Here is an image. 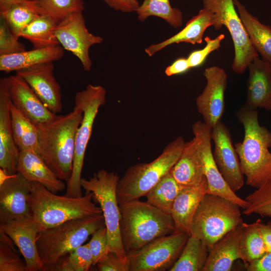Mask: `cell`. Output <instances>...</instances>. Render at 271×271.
Masks as SVG:
<instances>
[{
    "label": "cell",
    "mask_w": 271,
    "mask_h": 271,
    "mask_svg": "<svg viewBox=\"0 0 271 271\" xmlns=\"http://www.w3.org/2000/svg\"><path fill=\"white\" fill-rule=\"evenodd\" d=\"M235 115L244 128L242 142L234 145L241 170L246 184L258 189L271 183V131L259 124L258 111L244 104Z\"/></svg>",
    "instance_id": "1"
},
{
    "label": "cell",
    "mask_w": 271,
    "mask_h": 271,
    "mask_svg": "<svg viewBox=\"0 0 271 271\" xmlns=\"http://www.w3.org/2000/svg\"><path fill=\"white\" fill-rule=\"evenodd\" d=\"M82 117V110L74 106L67 114L36 125L37 152L57 177L67 183L72 172L76 136Z\"/></svg>",
    "instance_id": "2"
},
{
    "label": "cell",
    "mask_w": 271,
    "mask_h": 271,
    "mask_svg": "<svg viewBox=\"0 0 271 271\" xmlns=\"http://www.w3.org/2000/svg\"><path fill=\"white\" fill-rule=\"evenodd\" d=\"M120 230L127 253L139 250L153 240L175 232L171 214L139 199L119 204Z\"/></svg>",
    "instance_id": "3"
},
{
    "label": "cell",
    "mask_w": 271,
    "mask_h": 271,
    "mask_svg": "<svg viewBox=\"0 0 271 271\" xmlns=\"http://www.w3.org/2000/svg\"><path fill=\"white\" fill-rule=\"evenodd\" d=\"M93 199L92 193L79 197L59 196L38 182H31L29 203L32 216L42 230L70 220L102 214Z\"/></svg>",
    "instance_id": "4"
},
{
    "label": "cell",
    "mask_w": 271,
    "mask_h": 271,
    "mask_svg": "<svg viewBox=\"0 0 271 271\" xmlns=\"http://www.w3.org/2000/svg\"><path fill=\"white\" fill-rule=\"evenodd\" d=\"M105 226L103 215L99 214L70 220L41 231L36 243L45 270L56 264Z\"/></svg>",
    "instance_id": "5"
},
{
    "label": "cell",
    "mask_w": 271,
    "mask_h": 271,
    "mask_svg": "<svg viewBox=\"0 0 271 271\" xmlns=\"http://www.w3.org/2000/svg\"><path fill=\"white\" fill-rule=\"evenodd\" d=\"M185 142L179 136L168 144L156 159L149 163H138L129 167L119 179L116 188L119 204L146 196L179 160Z\"/></svg>",
    "instance_id": "6"
},
{
    "label": "cell",
    "mask_w": 271,
    "mask_h": 271,
    "mask_svg": "<svg viewBox=\"0 0 271 271\" xmlns=\"http://www.w3.org/2000/svg\"><path fill=\"white\" fill-rule=\"evenodd\" d=\"M241 207L220 196L206 194L194 215L190 235L210 249L227 232L242 223Z\"/></svg>",
    "instance_id": "7"
},
{
    "label": "cell",
    "mask_w": 271,
    "mask_h": 271,
    "mask_svg": "<svg viewBox=\"0 0 271 271\" xmlns=\"http://www.w3.org/2000/svg\"><path fill=\"white\" fill-rule=\"evenodd\" d=\"M106 94L103 87L89 84L85 89L78 92L75 96L74 106L82 110L83 117L76 136L73 169L71 177L67 183L65 194L66 196L79 197L82 196L81 173L85 154L98 110L105 103Z\"/></svg>",
    "instance_id": "8"
},
{
    "label": "cell",
    "mask_w": 271,
    "mask_h": 271,
    "mask_svg": "<svg viewBox=\"0 0 271 271\" xmlns=\"http://www.w3.org/2000/svg\"><path fill=\"white\" fill-rule=\"evenodd\" d=\"M119 179L116 173L101 169L88 179L82 178L81 185L86 194L93 193V199L100 205L107 231L109 252L125 258L127 255L121 241L120 211L116 196Z\"/></svg>",
    "instance_id": "9"
},
{
    "label": "cell",
    "mask_w": 271,
    "mask_h": 271,
    "mask_svg": "<svg viewBox=\"0 0 271 271\" xmlns=\"http://www.w3.org/2000/svg\"><path fill=\"white\" fill-rule=\"evenodd\" d=\"M205 8L214 15L215 30L224 26L229 31L234 45V57L231 68L236 73L245 71L249 64L259 56L252 45L236 10L233 0H202Z\"/></svg>",
    "instance_id": "10"
},
{
    "label": "cell",
    "mask_w": 271,
    "mask_h": 271,
    "mask_svg": "<svg viewBox=\"0 0 271 271\" xmlns=\"http://www.w3.org/2000/svg\"><path fill=\"white\" fill-rule=\"evenodd\" d=\"M190 235L174 233L158 238L139 250L127 253L129 271L170 270Z\"/></svg>",
    "instance_id": "11"
},
{
    "label": "cell",
    "mask_w": 271,
    "mask_h": 271,
    "mask_svg": "<svg viewBox=\"0 0 271 271\" xmlns=\"http://www.w3.org/2000/svg\"><path fill=\"white\" fill-rule=\"evenodd\" d=\"M55 34L62 47L80 60L84 70L90 71L92 62L89 49L92 45L102 43L103 39L89 32L83 11L73 13L59 21Z\"/></svg>",
    "instance_id": "12"
},
{
    "label": "cell",
    "mask_w": 271,
    "mask_h": 271,
    "mask_svg": "<svg viewBox=\"0 0 271 271\" xmlns=\"http://www.w3.org/2000/svg\"><path fill=\"white\" fill-rule=\"evenodd\" d=\"M192 131L197 142L208 182L207 194L221 196L236 203L243 209H246L249 202L231 189L215 164L211 148V129L204 122L198 120L192 124Z\"/></svg>",
    "instance_id": "13"
},
{
    "label": "cell",
    "mask_w": 271,
    "mask_h": 271,
    "mask_svg": "<svg viewBox=\"0 0 271 271\" xmlns=\"http://www.w3.org/2000/svg\"><path fill=\"white\" fill-rule=\"evenodd\" d=\"M203 75L207 83L196 99V105L204 122L212 129L221 120L225 110L228 77L225 70L217 66L206 68Z\"/></svg>",
    "instance_id": "14"
},
{
    "label": "cell",
    "mask_w": 271,
    "mask_h": 271,
    "mask_svg": "<svg viewBox=\"0 0 271 271\" xmlns=\"http://www.w3.org/2000/svg\"><path fill=\"white\" fill-rule=\"evenodd\" d=\"M211 134L214 144L213 157L215 164L229 187L236 192L243 186L244 175L230 130L220 120L211 129Z\"/></svg>",
    "instance_id": "15"
},
{
    "label": "cell",
    "mask_w": 271,
    "mask_h": 271,
    "mask_svg": "<svg viewBox=\"0 0 271 271\" xmlns=\"http://www.w3.org/2000/svg\"><path fill=\"white\" fill-rule=\"evenodd\" d=\"M2 175L0 184V223L31 217V182L20 173Z\"/></svg>",
    "instance_id": "16"
},
{
    "label": "cell",
    "mask_w": 271,
    "mask_h": 271,
    "mask_svg": "<svg viewBox=\"0 0 271 271\" xmlns=\"http://www.w3.org/2000/svg\"><path fill=\"white\" fill-rule=\"evenodd\" d=\"M41 231L40 225L32 217L0 223V232L8 235L22 254L26 271L45 270L36 243Z\"/></svg>",
    "instance_id": "17"
},
{
    "label": "cell",
    "mask_w": 271,
    "mask_h": 271,
    "mask_svg": "<svg viewBox=\"0 0 271 271\" xmlns=\"http://www.w3.org/2000/svg\"><path fill=\"white\" fill-rule=\"evenodd\" d=\"M5 80L13 104L36 125L48 123L57 117L19 74L5 77Z\"/></svg>",
    "instance_id": "18"
},
{
    "label": "cell",
    "mask_w": 271,
    "mask_h": 271,
    "mask_svg": "<svg viewBox=\"0 0 271 271\" xmlns=\"http://www.w3.org/2000/svg\"><path fill=\"white\" fill-rule=\"evenodd\" d=\"M53 62L37 65L16 71L52 112L62 111L63 105L60 86L54 75Z\"/></svg>",
    "instance_id": "19"
},
{
    "label": "cell",
    "mask_w": 271,
    "mask_h": 271,
    "mask_svg": "<svg viewBox=\"0 0 271 271\" xmlns=\"http://www.w3.org/2000/svg\"><path fill=\"white\" fill-rule=\"evenodd\" d=\"M11 98L5 78L0 79V168L6 176L16 174L20 151L13 137Z\"/></svg>",
    "instance_id": "20"
},
{
    "label": "cell",
    "mask_w": 271,
    "mask_h": 271,
    "mask_svg": "<svg viewBox=\"0 0 271 271\" xmlns=\"http://www.w3.org/2000/svg\"><path fill=\"white\" fill-rule=\"evenodd\" d=\"M247 68V97L244 104L251 109L271 110V64L258 56Z\"/></svg>",
    "instance_id": "21"
},
{
    "label": "cell",
    "mask_w": 271,
    "mask_h": 271,
    "mask_svg": "<svg viewBox=\"0 0 271 271\" xmlns=\"http://www.w3.org/2000/svg\"><path fill=\"white\" fill-rule=\"evenodd\" d=\"M208 188L205 177L196 185L182 188L174 202L171 213L174 223V233L186 232L190 235L194 215L207 193Z\"/></svg>",
    "instance_id": "22"
},
{
    "label": "cell",
    "mask_w": 271,
    "mask_h": 271,
    "mask_svg": "<svg viewBox=\"0 0 271 271\" xmlns=\"http://www.w3.org/2000/svg\"><path fill=\"white\" fill-rule=\"evenodd\" d=\"M243 222L227 232L210 249L202 271H229L233 262L241 259L240 241Z\"/></svg>",
    "instance_id": "23"
},
{
    "label": "cell",
    "mask_w": 271,
    "mask_h": 271,
    "mask_svg": "<svg viewBox=\"0 0 271 271\" xmlns=\"http://www.w3.org/2000/svg\"><path fill=\"white\" fill-rule=\"evenodd\" d=\"M17 172L30 182H37L56 194L63 191L66 185L49 168L34 150L20 151Z\"/></svg>",
    "instance_id": "24"
},
{
    "label": "cell",
    "mask_w": 271,
    "mask_h": 271,
    "mask_svg": "<svg viewBox=\"0 0 271 271\" xmlns=\"http://www.w3.org/2000/svg\"><path fill=\"white\" fill-rule=\"evenodd\" d=\"M170 173L182 188L196 185L205 177L195 138L185 143L179 160Z\"/></svg>",
    "instance_id": "25"
},
{
    "label": "cell",
    "mask_w": 271,
    "mask_h": 271,
    "mask_svg": "<svg viewBox=\"0 0 271 271\" xmlns=\"http://www.w3.org/2000/svg\"><path fill=\"white\" fill-rule=\"evenodd\" d=\"M214 15L210 10L203 8L198 13L186 23L185 27L172 37L156 44H152L145 49L150 57L156 53L173 44L182 42L191 44H201L206 30L214 24Z\"/></svg>",
    "instance_id": "26"
},
{
    "label": "cell",
    "mask_w": 271,
    "mask_h": 271,
    "mask_svg": "<svg viewBox=\"0 0 271 271\" xmlns=\"http://www.w3.org/2000/svg\"><path fill=\"white\" fill-rule=\"evenodd\" d=\"M64 49L60 45H55L0 55V70L10 73L45 63L54 62L62 58Z\"/></svg>",
    "instance_id": "27"
},
{
    "label": "cell",
    "mask_w": 271,
    "mask_h": 271,
    "mask_svg": "<svg viewBox=\"0 0 271 271\" xmlns=\"http://www.w3.org/2000/svg\"><path fill=\"white\" fill-rule=\"evenodd\" d=\"M233 1L253 48L263 60L271 63V27L261 23L238 0Z\"/></svg>",
    "instance_id": "28"
},
{
    "label": "cell",
    "mask_w": 271,
    "mask_h": 271,
    "mask_svg": "<svg viewBox=\"0 0 271 271\" xmlns=\"http://www.w3.org/2000/svg\"><path fill=\"white\" fill-rule=\"evenodd\" d=\"M57 23L52 18L40 14L22 30L20 37L28 40L33 49L60 45L55 34Z\"/></svg>",
    "instance_id": "29"
},
{
    "label": "cell",
    "mask_w": 271,
    "mask_h": 271,
    "mask_svg": "<svg viewBox=\"0 0 271 271\" xmlns=\"http://www.w3.org/2000/svg\"><path fill=\"white\" fill-rule=\"evenodd\" d=\"M12 128L15 143L20 151H37L38 133L36 125L18 109L11 100Z\"/></svg>",
    "instance_id": "30"
},
{
    "label": "cell",
    "mask_w": 271,
    "mask_h": 271,
    "mask_svg": "<svg viewBox=\"0 0 271 271\" xmlns=\"http://www.w3.org/2000/svg\"><path fill=\"white\" fill-rule=\"evenodd\" d=\"M210 248L199 238L190 235L178 259L169 271H202Z\"/></svg>",
    "instance_id": "31"
},
{
    "label": "cell",
    "mask_w": 271,
    "mask_h": 271,
    "mask_svg": "<svg viewBox=\"0 0 271 271\" xmlns=\"http://www.w3.org/2000/svg\"><path fill=\"white\" fill-rule=\"evenodd\" d=\"M182 188L169 172L149 191L146 195L147 202L171 214L174 202Z\"/></svg>",
    "instance_id": "32"
},
{
    "label": "cell",
    "mask_w": 271,
    "mask_h": 271,
    "mask_svg": "<svg viewBox=\"0 0 271 271\" xmlns=\"http://www.w3.org/2000/svg\"><path fill=\"white\" fill-rule=\"evenodd\" d=\"M39 15V10L32 0L30 3L15 4L0 9L1 17L19 38L22 30Z\"/></svg>",
    "instance_id": "33"
},
{
    "label": "cell",
    "mask_w": 271,
    "mask_h": 271,
    "mask_svg": "<svg viewBox=\"0 0 271 271\" xmlns=\"http://www.w3.org/2000/svg\"><path fill=\"white\" fill-rule=\"evenodd\" d=\"M136 12L138 20L141 22L155 16L164 20L175 28L181 26L183 23L182 11L172 7L170 0H144Z\"/></svg>",
    "instance_id": "34"
},
{
    "label": "cell",
    "mask_w": 271,
    "mask_h": 271,
    "mask_svg": "<svg viewBox=\"0 0 271 271\" xmlns=\"http://www.w3.org/2000/svg\"><path fill=\"white\" fill-rule=\"evenodd\" d=\"M259 219L251 224L242 223L240 249L244 264L261 258L267 252L259 231Z\"/></svg>",
    "instance_id": "35"
},
{
    "label": "cell",
    "mask_w": 271,
    "mask_h": 271,
    "mask_svg": "<svg viewBox=\"0 0 271 271\" xmlns=\"http://www.w3.org/2000/svg\"><path fill=\"white\" fill-rule=\"evenodd\" d=\"M38 8L40 14L47 15L58 23L77 12L83 11V0H32Z\"/></svg>",
    "instance_id": "36"
},
{
    "label": "cell",
    "mask_w": 271,
    "mask_h": 271,
    "mask_svg": "<svg viewBox=\"0 0 271 271\" xmlns=\"http://www.w3.org/2000/svg\"><path fill=\"white\" fill-rule=\"evenodd\" d=\"M93 265V256L88 244L81 245L62 258L49 270L87 271Z\"/></svg>",
    "instance_id": "37"
},
{
    "label": "cell",
    "mask_w": 271,
    "mask_h": 271,
    "mask_svg": "<svg viewBox=\"0 0 271 271\" xmlns=\"http://www.w3.org/2000/svg\"><path fill=\"white\" fill-rule=\"evenodd\" d=\"M14 244L8 235L0 232V271H26L25 261Z\"/></svg>",
    "instance_id": "38"
},
{
    "label": "cell",
    "mask_w": 271,
    "mask_h": 271,
    "mask_svg": "<svg viewBox=\"0 0 271 271\" xmlns=\"http://www.w3.org/2000/svg\"><path fill=\"white\" fill-rule=\"evenodd\" d=\"M245 200L249 205L244 209L243 214L246 215L257 214L263 217H271V183L256 189L247 196Z\"/></svg>",
    "instance_id": "39"
},
{
    "label": "cell",
    "mask_w": 271,
    "mask_h": 271,
    "mask_svg": "<svg viewBox=\"0 0 271 271\" xmlns=\"http://www.w3.org/2000/svg\"><path fill=\"white\" fill-rule=\"evenodd\" d=\"M11 31L4 19H0V55L19 53L26 50L25 46Z\"/></svg>",
    "instance_id": "40"
},
{
    "label": "cell",
    "mask_w": 271,
    "mask_h": 271,
    "mask_svg": "<svg viewBox=\"0 0 271 271\" xmlns=\"http://www.w3.org/2000/svg\"><path fill=\"white\" fill-rule=\"evenodd\" d=\"M93 256V265L102 260L109 252L108 238L106 226L96 230L88 243Z\"/></svg>",
    "instance_id": "41"
},
{
    "label": "cell",
    "mask_w": 271,
    "mask_h": 271,
    "mask_svg": "<svg viewBox=\"0 0 271 271\" xmlns=\"http://www.w3.org/2000/svg\"><path fill=\"white\" fill-rule=\"evenodd\" d=\"M224 38L225 35L223 34L219 35L214 39H211L209 36L205 37V46L202 49L193 51L187 57L191 68L201 66L211 52L218 50L221 47V43Z\"/></svg>",
    "instance_id": "42"
},
{
    "label": "cell",
    "mask_w": 271,
    "mask_h": 271,
    "mask_svg": "<svg viewBox=\"0 0 271 271\" xmlns=\"http://www.w3.org/2000/svg\"><path fill=\"white\" fill-rule=\"evenodd\" d=\"M96 265L99 271H129V262L127 256L122 258L112 252H109Z\"/></svg>",
    "instance_id": "43"
},
{
    "label": "cell",
    "mask_w": 271,
    "mask_h": 271,
    "mask_svg": "<svg viewBox=\"0 0 271 271\" xmlns=\"http://www.w3.org/2000/svg\"><path fill=\"white\" fill-rule=\"evenodd\" d=\"M115 11L123 13L137 12L140 5L138 0H100Z\"/></svg>",
    "instance_id": "44"
},
{
    "label": "cell",
    "mask_w": 271,
    "mask_h": 271,
    "mask_svg": "<svg viewBox=\"0 0 271 271\" xmlns=\"http://www.w3.org/2000/svg\"><path fill=\"white\" fill-rule=\"evenodd\" d=\"M245 265L248 271H271V252H266L261 258Z\"/></svg>",
    "instance_id": "45"
},
{
    "label": "cell",
    "mask_w": 271,
    "mask_h": 271,
    "mask_svg": "<svg viewBox=\"0 0 271 271\" xmlns=\"http://www.w3.org/2000/svg\"><path fill=\"white\" fill-rule=\"evenodd\" d=\"M190 68L187 58H179L166 68L165 73L167 76H171L184 73Z\"/></svg>",
    "instance_id": "46"
},
{
    "label": "cell",
    "mask_w": 271,
    "mask_h": 271,
    "mask_svg": "<svg viewBox=\"0 0 271 271\" xmlns=\"http://www.w3.org/2000/svg\"><path fill=\"white\" fill-rule=\"evenodd\" d=\"M258 228L261 236L264 243L267 252H271V222L263 224L259 219Z\"/></svg>",
    "instance_id": "47"
},
{
    "label": "cell",
    "mask_w": 271,
    "mask_h": 271,
    "mask_svg": "<svg viewBox=\"0 0 271 271\" xmlns=\"http://www.w3.org/2000/svg\"><path fill=\"white\" fill-rule=\"evenodd\" d=\"M32 0H0V9L5 8L11 5L17 3H28Z\"/></svg>",
    "instance_id": "48"
},
{
    "label": "cell",
    "mask_w": 271,
    "mask_h": 271,
    "mask_svg": "<svg viewBox=\"0 0 271 271\" xmlns=\"http://www.w3.org/2000/svg\"><path fill=\"white\" fill-rule=\"evenodd\" d=\"M271 64V63H270Z\"/></svg>",
    "instance_id": "49"
}]
</instances>
